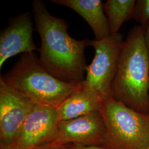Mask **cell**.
<instances>
[{"mask_svg":"<svg viewBox=\"0 0 149 149\" xmlns=\"http://www.w3.org/2000/svg\"><path fill=\"white\" fill-rule=\"evenodd\" d=\"M124 41L120 33L101 40H91L95 54L92 63L87 65L86 76L82 84L102 102L112 98V84Z\"/></svg>","mask_w":149,"mask_h":149,"instance_id":"5","label":"cell"},{"mask_svg":"<svg viewBox=\"0 0 149 149\" xmlns=\"http://www.w3.org/2000/svg\"><path fill=\"white\" fill-rule=\"evenodd\" d=\"M32 6L41 39L39 50L40 63L49 73L64 82L84 81L87 67L84 52L91 46V40L71 37L67 23L52 15L42 1L35 0Z\"/></svg>","mask_w":149,"mask_h":149,"instance_id":"1","label":"cell"},{"mask_svg":"<svg viewBox=\"0 0 149 149\" xmlns=\"http://www.w3.org/2000/svg\"><path fill=\"white\" fill-rule=\"evenodd\" d=\"M112 97L138 112L149 113V55L141 26L133 27L124 41Z\"/></svg>","mask_w":149,"mask_h":149,"instance_id":"2","label":"cell"},{"mask_svg":"<svg viewBox=\"0 0 149 149\" xmlns=\"http://www.w3.org/2000/svg\"><path fill=\"white\" fill-rule=\"evenodd\" d=\"M143 28L144 29L145 43L149 55V22L145 27H143Z\"/></svg>","mask_w":149,"mask_h":149,"instance_id":"15","label":"cell"},{"mask_svg":"<svg viewBox=\"0 0 149 149\" xmlns=\"http://www.w3.org/2000/svg\"><path fill=\"white\" fill-rule=\"evenodd\" d=\"M133 18L142 27L146 25L149 22V0L136 1Z\"/></svg>","mask_w":149,"mask_h":149,"instance_id":"13","label":"cell"},{"mask_svg":"<svg viewBox=\"0 0 149 149\" xmlns=\"http://www.w3.org/2000/svg\"><path fill=\"white\" fill-rule=\"evenodd\" d=\"M0 78L34 103L56 108L82 84L56 78L44 68L34 53L22 54L12 68Z\"/></svg>","mask_w":149,"mask_h":149,"instance_id":"3","label":"cell"},{"mask_svg":"<svg viewBox=\"0 0 149 149\" xmlns=\"http://www.w3.org/2000/svg\"><path fill=\"white\" fill-rule=\"evenodd\" d=\"M34 105L0 78V149L13 143Z\"/></svg>","mask_w":149,"mask_h":149,"instance_id":"6","label":"cell"},{"mask_svg":"<svg viewBox=\"0 0 149 149\" xmlns=\"http://www.w3.org/2000/svg\"><path fill=\"white\" fill-rule=\"evenodd\" d=\"M59 149H108L102 146H86L74 144L65 145L58 148Z\"/></svg>","mask_w":149,"mask_h":149,"instance_id":"14","label":"cell"},{"mask_svg":"<svg viewBox=\"0 0 149 149\" xmlns=\"http://www.w3.org/2000/svg\"><path fill=\"white\" fill-rule=\"evenodd\" d=\"M102 102L81 84L58 108L60 121L72 119L92 113L100 112Z\"/></svg>","mask_w":149,"mask_h":149,"instance_id":"11","label":"cell"},{"mask_svg":"<svg viewBox=\"0 0 149 149\" xmlns=\"http://www.w3.org/2000/svg\"><path fill=\"white\" fill-rule=\"evenodd\" d=\"M105 133V124L101 112H95L60 121L56 134L49 144L56 148L69 144L102 146Z\"/></svg>","mask_w":149,"mask_h":149,"instance_id":"8","label":"cell"},{"mask_svg":"<svg viewBox=\"0 0 149 149\" xmlns=\"http://www.w3.org/2000/svg\"><path fill=\"white\" fill-rule=\"evenodd\" d=\"M33 28L29 12L13 17L0 34V69L6 61L19 54L39 50L33 41Z\"/></svg>","mask_w":149,"mask_h":149,"instance_id":"9","label":"cell"},{"mask_svg":"<svg viewBox=\"0 0 149 149\" xmlns=\"http://www.w3.org/2000/svg\"><path fill=\"white\" fill-rule=\"evenodd\" d=\"M32 149H59L58 148L55 147L53 145H52L51 144L48 143V144H44L42 145L39 146L37 147H36L34 148H33Z\"/></svg>","mask_w":149,"mask_h":149,"instance_id":"16","label":"cell"},{"mask_svg":"<svg viewBox=\"0 0 149 149\" xmlns=\"http://www.w3.org/2000/svg\"><path fill=\"white\" fill-rule=\"evenodd\" d=\"M60 122L58 108L35 104L17 137L7 149H32L51 143Z\"/></svg>","mask_w":149,"mask_h":149,"instance_id":"7","label":"cell"},{"mask_svg":"<svg viewBox=\"0 0 149 149\" xmlns=\"http://www.w3.org/2000/svg\"><path fill=\"white\" fill-rule=\"evenodd\" d=\"M136 0H108L104 10L108 18L111 35L119 34L125 22L133 17Z\"/></svg>","mask_w":149,"mask_h":149,"instance_id":"12","label":"cell"},{"mask_svg":"<svg viewBox=\"0 0 149 149\" xmlns=\"http://www.w3.org/2000/svg\"><path fill=\"white\" fill-rule=\"evenodd\" d=\"M51 2L75 11L90 26L96 40H101L111 35L110 27L101 0H52Z\"/></svg>","mask_w":149,"mask_h":149,"instance_id":"10","label":"cell"},{"mask_svg":"<svg viewBox=\"0 0 149 149\" xmlns=\"http://www.w3.org/2000/svg\"><path fill=\"white\" fill-rule=\"evenodd\" d=\"M100 112L106 127L102 146L108 149L149 146V113L138 112L112 97L102 102Z\"/></svg>","mask_w":149,"mask_h":149,"instance_id":"4","label":"cell"},{"mask_svg":"<svg viewBox=\"0 0 149 149\" xmlns=\"http://www.w3.org/2000/svg\"><path fill=\"white\" fill-rule=\"evenodd\" d=\"M149 149V146H148V148H147V149Z\"/></svg>","mask_w":149,"mask_h":149,"instance_id":"17","label":"cell"}]
</instances>
